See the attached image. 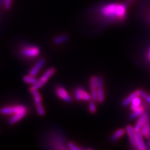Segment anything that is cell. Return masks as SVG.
Returning <instances> with one entry per match:
<instances>
[{
	"mask_svg": "<svg viewBox=\"0 0 150 150\" xmlns=\"http://www.w3.org/2000/svg\"><path fill=\"white\" fill-rule=\"evenodd\" d=\"M127 4L110 3L101 6L99 11L101 15L109 20H123L126 17Z\"/></svg>",
	"mask_w": 150,
	"mask_h": 150,
	"instance_id": "6da1fadb",
	"label": "cell"
},
{
	"mask_svg": "<svg viewBox=\"0 0 150 150\" xmlns=\"http://www.w3.org/2000/svg\"><path fill=\"white\" fill-rule=\"evenodd\" d=\"M28 113V108L23 105L5 106L0 108V114L11 116L8 120L9 125H13L23 119Z\"/></svg>",
	"mask_w": 150,
	"mask_h": 150,
	"instance_id": "7a4b0ae2",
	"label": "cell"
},
{
	"mask_svg": "<svg viewBox=\"0 0 150 150\" xmlns=\"http://www.w3.org/2000/svg\"><path fill=\"white\" fill-rule=\"evenodd\" d=\"M20 53L26 59H34L40 55L41 50L38 46L27 44L21 47Z\"/></svg>",
	"mask_w": 150,
	"mask_h": 150,
	"instance_id": "3957f363",
	"label": "cell"
},
{
	"mask_svg": "<svg viewBox=\"0 0 150 150\" xmlns=\"http://www.w3.org/2000/svg\"><path fill=\"white\" fill-rule=\"evenodd\" d=\"M30 92L33 98L34 103L36 107V110L38 115L40 116H43L45 115V110L42 103V96L38 90L32 88H30Z\"/></svg>",
	"mask_w": 150,
	"mask_h": 150,
	"instance_id": "277c9868",
	"label": "cell"
},
{
	"mask_svg": "<svg viewBox=\"0 0 150 150\" xmlns=\"http://www.w3.org/2000/svg\"><path fill=\"white\" fill-rule=\"evenodd\" d=\"M48 144L51 148L55 149H66L65 141L63 137L58 134H53L48 139Z\"/></svg>",
	"mask_w": 150,
	"mask_h": 150,
	"instance_id": "5b68a950",
	"label": "cell"
},
{
	"mask_svg": "<svg viewBox=\"0 0 150 150\" xmlns=\"http://www.w3.org/2000/svg\"><path fill=\"white\" fill-rule=\"evenodd\" d=\"M55 73L56 69L54 68L51 67L48 68L45 72V73L42 75L40 79L38 81V82L35 84H34V85L31 86V87L35 89H37V90H39L40 88H41L45 85V84L48 82V79L52 77Z\"/></svg>",
	"mask_w": 150,
	"mask_h": 150,
	"instance_id": "8992f818",
	"label": "cell"
},
{
	"mask_svg": "<svg viewBox=\"0 0 150 150\" xmlns=\"http://www.w3.org/2000/svg\"><path fill=\"white\" fill-rule=\"evenodd\" d=\"M74 95L75 99L78 101H88L91 99V95H90L81 87H78L75 89Z\"/></svg>",
	"mask_w": 150,
	"mask_h": 150,
	"instance_id": "52a82bcc",
	"label": "cell"
},
{
	"mask_svg": "<svg viewBox=\"0 0 150 150\" xmlns=\"http://www.w3.org/2000/svg\"><path fill=\"white\" fill-rule=\"evenodd\" d=\"M55 92L56 96L59 99L62 100L63 101L67 103H70L72 101V98L69 95V94L68 93L67 90L63 86H58L56 88Z\"/></svg>",
	"mask_w": 150,
	"mask_h": 150,
	"instance_id": "ba28073f",
	"label": "cell"
},
{
	"mask_svg": "<svg viewBox=\"0 0 150 150\" xmlns=\"http://www.w3.org/2000/svg\"><path fill=\"white\" fill-rule=\"evenodd\" d=\"M97 101L99 103H103L105 100V93L103 88V80L101 76H97Z\"/></svg>",
	"mask_w": 150,
	"mask_h": 150,
	"instance_id": "9c48e42d",
	"label": "cell"
},
{
	"mask_svg": "<svg viewBox=\"0 0 150 150\" xmlns=\"http://www.w3.org/2000/svg\"><path fill=\"white\" fill-rule=\"evenodd\" d=\"M97 87V76H93L90 79V88L91 100L94 101H96L98 100Z\"/></svg>",
	"mask_w": 150,
	"mask_h": 150,
	"instance_id": "30bf717a",
	"label": "cell"
},
{
	"mask_svg": "<svg viewBox=\"0 0 150 150\" xmlns=\"http://www.w3.org/2000/svg\"><path fill=\"white\" fill-rule=\"evenodd\" d=\"M45 62L46 61L44 58H41L38 60L35 64L30 69L29 74L30 75H32V76H36L40 70L42 69V68L44 67Z\"/></svg>",
	"mask_w": 150,
	"mask_h": 150,
	"instance_id": "8fae6325",
	"label": "cell"
},
{
	"mask_svg": "<svg viewBox=\"0 0 150 150\" xmlns=\"http://www.w3.org/2000/svg\"><path fill=\"white\" fill-rule=\"evenodd\" d=\"M126 131L128 134L131 144L134 148L137 147V138H136V133L134 128L130 125H127L126 126Z\"/></svg>",
	"mask_w": 150,
	"mask_h": 150,
	"instance_id": "7c38bea8",
	"label": "cell"
},
{
	"mask_svg": "<svg viewBox=\"0 0 150 150\" xmlns=\"http://www.w3.org/2000/svg\"><path fill=\"white\" fill-rule=\"evenodd\" d=\"M149 118V115L147 112H144L143 115H141L134 127V131H137L140 130L141 128H142V126L145 123V122L147 121V120Z\"/></svg>",
	"mask_w": 150,
	"mask_h": 150,
	"instance_id": "4fadbf2b",
	"label": "cell"
},
{
	"mask_svg": "<svg viewBox=\"0 0 150 150\" xmlns=\"http://www.w3.org/2000/svg\"><path fill=\"white\" fill-rule=\"evenodd\" d=\"M136 133V138H137V147L139 150H144L146 149V145H145L144 142H143V134L141 132V131H135Z\"/></svg>",
	"mask_w": 150,
	"mask_h": 150,
	"instance_id": "5bb4252c",
	"label": "cell"
},
{
	"mask_svg": "<svg viewBox=\"0 0 150 150\" xmlns=\"http://www.w3.org/2000/svg\"><path fill=\"white\" fill-rule=\"evenodd\" d=\"M141 132L144 137L146 138H150V120L149 118L145 122V123L142 126L140 129Z\"/></svg>",
	"mask_w": 150,
	"mask_h": 150,
	"instance_id": "9a60e30c",
	"label": "cell"
},
{
	"mask_svg": "<svg viewBox=\"0 0 150 150\" xmlns=\"http://www.w3.org/2000/svg\"><path fill=\"white\" fill-rule=\"evenodd\" d=\"M23 81H24L25 83L30 84V85L33 86L38 82V79L36 78L35 76H32V75H30V74H28L25 75V76L23 77Z\"/></svg>",
	"mask_w": 150,
	"mask_h": 150,
	"instance_id": "2e32d148",
	"label": "cell"
},
{
	"mask_svg": "<svg viewBox=\"0 0 150 150\" xmlns=\"http://www.w3.org/2000/svg\"><path fill=\"white\" fill-rule=\"evenodd\" d=\"M139 96L138 91H136L131 93L128 96L125 98V99L123 100V101H122V105H123V106H128V105L130 104L131 101L133 100V98H135L136 96Z\"/></svg>",
	"mask_w": 150,
	"mask_h": 150,
	"instance_id": "e0dca14e",
	"label": "cell"
},
{
	"mask_svg": "<svg viewBox=\"0 0 150 150\" xmlns=\"http://www.w3.org/2000/svg\"><path fill=\"white\" fill-rule=\"evenodd\" d=\"M125 132H126V129H125L123 128L118 129V130L116 131L113 134H112L111 137L110 138L111 142H114L118 139L120 138L121 137H123V136L125 134Z\"/></svg>",
	"mask_w": 150,
	"mask_h": 150,
	"instance_id": "ac0fdd59",
	"label": "cell"
},
{
	"mask_svg": "<svg viewBox=\"0 0 150 150\" xmlns=\"http://www.w3.org/2000/svg\"><path fill=\"white\" fill-rule=\"evenodd\" d=\"M68 40L69 36L67 35H62L55 37L53 39V43L56 45H58L65 43V42H67Z\"/></svg>",
	"mask_w": 150,
	"mask_h": 150,
	"instance_id": "d6986e66",
	"label": "cell"
},
{
	"mask_svg": "<svg viewBox=\"0 0 150 150\" xmlns=\"http://www.w3.org/2000/svg\"><path fill=\"white\" fill-rule=\"evenodd\" d=\"M144 107L142 106V107H140L139 108L136 110L134 111H133V112L131 114H130L129 118V119H134L137 117H139L141 115H143L144 113Z\"/></svg>",
	"mask_w": 150,
	"mask_h": 150,
	"instance_id": "ffe728a7",
	"label": "cell"
},
{
	"mask_svg": "<svg viewBox=\"0 0 150 150\" xmlns=\"http://www.w3.org/2000/svg\"><path fill=\"white\" fill-rule=\"evenodd\" d=\"M137 91L138 92L139 96H141V97H142L143 98H144V99L146 100L150 105V95H148L146 93H145L144 91H143L142 90H138Z\"/></svg>",
	"mask_w": 150,
	"mask_h": 150,
	"instance_id": "44dd1931",
	"label": "cell"
},
{
	"mask_svg": "<svg viewBox=\"0 0 150 150\" xmlns=\"http://www.w3.org/2000/svg\"><path fill=\"white\" fill-rule=\"evenodd\" d=\"M138 96H136L135 98H133V100L131 102V105L135 106H142V100H141V99Z\"/></svg>",
	"mask_w": 150,
	"mask_h": 150,
	"instance_id": "7402d4cb",
	"label": "cell"
},
{
	"mask_svg": "<svg viewBox=\"0 0 150 150\" xmlns=\"http://www.w3.org/2000/svg\"><path fill=\"white\" fill-rule=\"evenodd\" d=\"M67 146L69 149H71V150H81L82 149V148L78 147L77 145H76L74 143H73L72 142L68 143Z\"/></svg>",
	"mask_w": 150,
	"mask_h": 150,
	"instance_id": "603a6c76",
	"label": "cell"
},
{
	"mask_svg": "<svg viewBox=\"0 0 150 150\" xmlns=\"http://www.w3.org/2000/svg\"><path fill=\"white\" fill-rule=\"evenodd\" d=\"M89 110H90V112H91V113H95L96 112V107L95 103H94V101H90V103H89Z\"/></svg>",
	"mask_w": 150,
	"mask_h": 150,
	"instance_id": "cb8c5ba5",
	"label": "cell"
},
{
	"mask_svg": "<svg viewBox=\"0 0 150 150\" xmlns=\"http://www.w3.org/2000/svg\"><path fill=\"white\" fill-rule=\"evenodd\" d=\"M12 3L13 0H4L3 6L4 9H6V10H8V9L11 8Z\"/></svg>",
	"mask_w": 150,
	"mask_h": 150,
	"instance_id": "d4e9b609",
	"label": "cell"
},
{
	"mask_svg": "<svg viewBox=\"0 0 150 150\" xmlns=\"http://www.w3.org/2000/svg\"><path fill=\"white\" fill-rule=\"evenodd\" d=\"M148 59H149V60L150 61V50L149 51V52H148Z\"/></svg>",
	"mask_w": 150,
	"mask_h": 150,
	"instance_id": "484cf974",
	"label": "cell"
},
{
	"mask_svg": "<svg viewBox=\"0 0 150 150\" xmlns=\"http://www.w3.org/2000/svg\"><path fill=\"white\" fill-rule=\"evenodd\" d=\"M128 2H132V1H134V0H128Z\"/></svg>",
	"mask_w": 150,
	"mask_h": 150,
	"instance_id": "4316f807",
	"label": "cell"
},
{
	"mask_svg": "<svg viewBox=\"0 0 150 150\" xmlns=\"http://www.w3.org/2000/svg\"><path fill=\"white\" fill-rule=\"evenodd\" d=\"M148 144H149V146H150V140L149 141V143H148Z\"/></svg>",
	"mask_w": 150,
	"mask_h": 150,
	"instance_id": "83f0119b",
	"label": "cell"
}]
</instances>
